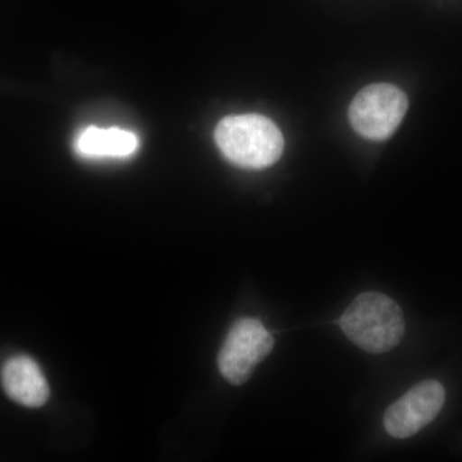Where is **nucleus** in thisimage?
<instances>
[{
    "mask_svg": "<svg viewBox=\"0 0 462 462\" xmlns=\"http://www.w3.org/2000/svg\"><path fill=\"white\" fill-rule=\"evenodd\" d=\"M215 141L225 158L243 169L272 166L284 151L281 130L270 118L261 115L223 118L216 127Z\"/></svg>",
    "mask_w": 462,
    "mask_h": 462,
    "instance_id": "f257e3e1",
    "label": "nucleus"
},
{
    "mask_svg": "<svg viewBox=\"0 0 462 462\" xmlns=\"http://www.w3.org/2000/svg\"><path fill=\"white\" fill-rule=\"evenodd\" d=\"M339 327L356 346L380 355L400 345L406 325L396 300L379 291H366L348 306Z\"/></svg>",
    "mask_w": 462,
    "mask_h": 462,
    "instance_id": "f03ea898",
    "label": "nucleus"
},
{
    "mask_svg": "<svg viewBox=\"0 0 462 462\" xmlns=\"http://www.w3.org/2000/svg\"><path fill=\"white\" fill-rule=\"evenodd\" d=\"M409 108L406 94L391 84L364 88L349 106L355 132L373 142L387 141L402 123Z\"/></svg>",
    "mask_w": 462,
    "mask_h": 462,
    "instance_id": "7ed1b4c3",
    "label": "nucleus"
},
{
    "mask_svg": "<svg viewBox=\"0 0 462 462\" xmlns=\"http://www.w3.org/2000/svg\"><path fill=\"white\" fill-rule=\"evenodd\" d=\"M273 343L263 322L254 318L240 319L231 327L218 354V369L231 384H245L257 365L273 351Z\"/></svg>",
    "mask_w": 462,
    "mask_h": 462,
    "instance_id": "20e7f679",
    "label": "nucleus"
},
{
    "mask_svg": "<svg viewBox=\"0 0 462 462\" xmlns=\"http://www.w3.org/2000/svg\"><path fill=\"white\" fill-rule=\"evenodd\" d=\"M446 391L437 380H425L389 406L384 428L389 436L406 439L430 425L445 404Z\"/></svg>",
    "mask_w": 462,
    "mask_h": 462,
    "instance_id": "39448f33",
    "label": "nucleus"
},
{
    "mask_svg": "<svg viewBox=\"0 0 462 462\" xmlns=\"http://www.w3.org/2000/svg\"><path fill=\"white\" fill-rule=\"evenodd\" d=\"M2 384L14 402L41 407L50 398V387L39 365L27 356L9 358L2 369Z\"/></svg>",
    "mask_w": 462,
    "mask_h": 462,
    "instance_id": "423d86ee",
    "label": "nucleus"
},
{
    "mask_svg": "<svg viewBox=\"0 0 462 462\" xmlns=\"http://www.w3.org/2000/svg\"><path fill=\"white\" fill-rule=\"evenodd\" d=\"M139 148V139L127 130L90 126L79 134L75 151L85 158H126Z\"/></svg>",
    "mask_w": 462,
    "mask_h": 462,
    "instance_id": "0eeeda50",
    "label": "nucleus"
}]
</instances>
